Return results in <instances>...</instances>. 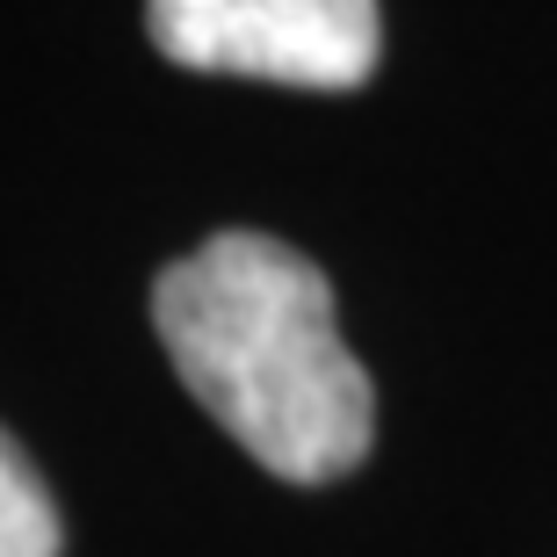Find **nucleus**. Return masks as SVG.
<instances>
[{"label": "nucleus", "mask_w": 557, "mask_h": 557, "mask_svg": "<svg viewBox=\"0 0 557 557\" xmlns=\"http://www.w3.org/2000/svg\"><path fill=\"white\" fill-rule=\"evenodd\" d=\"M152 326L203 413L289 485H333L370 456L376 392L333 319V283L289 239L210 232L152 283Z\"/></svg>", "instance_id": "f257e3e1"}, {"label": "nucleus", "mask_w": 557, "mask_h": 557, "mask_svg": "<svg viewBox=\"0 0 557 557\" xmlns=\"http://www.w3.org/2000/svg\"><path fill=\"white\" fill-rule=\"evenodd\" d=\"M160 59L188 73L348 95L376 73V0H145Z\"/></svg>", "instance_id": "f03ea898"}, {"label": "nucleus", "mask_w": 557, "mask_h": 557, "mask_svg": "<svg viewBox=\"0 0 557 557\" xmlns=\"http://www.w3.org/2000/svg\"><path fill=\"white\" fill-rule=\"evenodd\" d=\"M65 521L51 485L37 478V463L22 456V442L0 428V557H59Z\"/></svg>", "instance_id": "7ed1b4c3"}]
</instances>
